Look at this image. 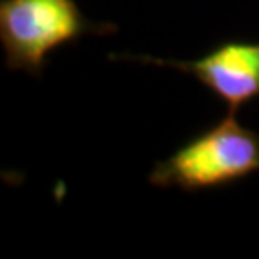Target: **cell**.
Returning <instances> with one entry per match:
<instances>
[{"mask_svg": "<svg viewBox=\"0 0 259 259\" xmlns=\"http://www.w3.org/2000/svg\"><path fill=\"white\" fill-rule=\"evenodd\" d=\"M257 171L259 133L244 127L236 113H229L157 161L148 183L157 188L200 192L244 181Z\"/></svg>", "mask_w": 259, "mask_h": 259, "instance_id": "1", "label": "cell"}, {"mask_svg": "<svg viewBox=\"0 0 259 259\" xmlns=\"http://www.w3.org/2000/svg\"><path fill=\"white\" fill-rule=\"evenodd\" d=\"M117 25L84 18L75 0H0V45L6 67L40 77L50 52L84 35H113Z\"/></svg>", "mask_w": 259, "mask_h": 259, "instance_id": "2", "label": "cell"}, {"mask_svg": "<svg viewBox=\"0 0 259 259\" xmlns=\"http://www.w3.org/2000/svg\"><path fill=\"white\" fill-rule=\"evenodd\" d=\"M110 60H133L140 64L173 67L181 73L194 77L207 91H211L229 113L244 108L259 98V42L225 40L196 60H159L152 56L117 54Z\"/></svg>", "mask_w": 259, "mask_h": 259, "instance_id": "3", "label": "cell"}]
</instances>
